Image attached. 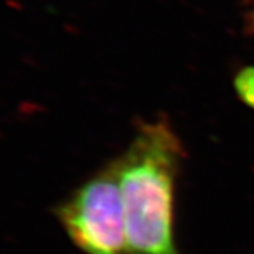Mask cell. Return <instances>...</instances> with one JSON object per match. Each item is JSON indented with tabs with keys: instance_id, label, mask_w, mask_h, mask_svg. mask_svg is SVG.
<instances>
[{
	"instance_id": "obj_1",
	"label": "cell",
	"mask_w": 254,
	"mask_h": 254,
	"mask_svg": "<svg viewBox=\"0 0 254 254\" xmlns=\"http://www.w3.org/2000/svg\"><path fill=\"white\" fill-rule=\"evenodd\" d=\"M185 158L165 116L141 120L116 157L130 254H182L175 235L177 184Z\"/></svg>"
},
{
	"instance_id": "obj_2",
	"label": "cell",
	"mask_w": 254,
	"mask_h": 254,
	"mask_svg": "<svg viewBox=\"0 0 254 254\" xmlns=\"http://www.w3.org/2000/svg\"><path fill=\"white\" fill-rule=\"evenodd\" d=\"M65 235L85 254H130L116 158L54 208Z\"/></svg>"
},
{
	"instance_id": "obj_3",
	"label": "cell",
	"mask_w": 254,
	"mask_h": 254,
	"mask_svg": "<svg viewBox=\"0 0 254 254\" xmlns=\"http://www.w3.org/2000/svg\"><path fill=\"white\" fill-rule=\"evenodd\" d=\"M233 88L239 99L254 110V66H245L235 75Z\"/></svg>"
},
{
	"instance_id": "obj_4",
	"label": "cell",
	"mask_w": 254,
	"mask_h": 254,
	"mask_svg": "<svg viewBox=\"0 0 254 254\" xmlns=\"http://www.w3.org/2000/svg\"><path fill=\"white\" fill-rule=\"evenodd\" d=\"M250 1V13L247 16V28L249 31H254V0H249Z\"/></svg>"
}]
</instances>
